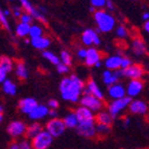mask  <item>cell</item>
Listing matches in <instances>:
<instances>
[{
	"label": "cell",
	"mask_w": 149,
	"mask_h": 149,
	"mask_svg": "<svg viewBox=\"0 0 149 149\" xmlns=\"http://www.w3.org/2000/svg\"><path fill=\"white\" fill-rule=\"evenodd\" d=\"M84 89H85L84 80L75 74L64 77L60 82V92L62 98L66 101L73 103L79 101Z\"/></svg>",
	"instance_id": "obj_1"
},
{
	"label": "cell",
	"mask_w": 149,
	"mask_h": 149,
	"mask_svg": "<svg viewBox=\"0 0 149 149\" xmlns=\"http://www.w3.org/2000/svg\"><path fill=\"white\" fill-rule=\"evenodd\" d=\"M94 20L98 30L101 32L112 31L116 26V19L112 14L104 10H97L94 12Z\"/></svg>",
	"instance_id": "obj_2"
},
{
	"label": "cell",
	"mask_w": 149,
	"mask_h": 149,
	"mask_svg": "<svg viewBox=\"0 0 149 149\" xmlns=\"http://www.w3.org/2000/svg\"><path fill=\"white\" fill-rule=\"evenodd\" d=\"M130 100H132V98H129L128 96H125L123 98L114 99L112 102H109V107H107V112L112 116L113 119L117 118L123 111H125L128 107Z\"/></svg>",
	"instance_id": "obj_3"
},
{
	"label": "cell",
	"mask_w": 149,
	"mask_h": 149,
	"mask_svg": "<svg viewBox=\"0 0 149 149\" xmlns=\"http://www.w3.org/2000/svg\"><path fill=\"white\" fill-rule=\"evenodd\" d=\"M53 142V138L45 129L32 138L30 141V146L32 149H48Z\"/></svg>",
	"instance_id": "obj_4"
},
{
	"label": "cell",
	"mask_w": 149,
	"mask_h": 149,
	"mask_svg": "<svg viewBox=\"0 0 149 149\" xmlns=\"http://www.w3.org/2000/svg\"><path fill=\"white\" fill-rule=\"evenodd\" d=\"M66 129L67 128L65 126L63 119L60 118H51L45 125V130L52 138L61 137Z\"/></svg>",
	"instance_id": "obj_5"
},
{
	"label": "cell",
	"mask_w": 149,
	"mask_h": 149,
	"mask_svg": "<svg viewBox=\"0 0 149 149\" xmlns=\"http://www.w3.org/2000/svg\"><path fill=\"white\" fill-rule=\"evenodd\" d=\"M121 77H127L129 79H142L145 74L144 67L140 64H132L125 69H120Z\"/></svg>",
	"instance_id": "obj_6"
},
{
	"label": "cell",
	"mask_w": 149,
	"mask_h": 149,
	"mask_svg": "<svg viewBox=\"0 0 149 149\" xmlns=\"http://www.w3.org/2000/svg\"><path fill=\"white\" fill-rule=\"evenodd\" d=\"M80 105L84 107H87L90 111L94 112H99L101 111L103 107V102L102 100L98 99L96 97H94L93 95H82L79 98Z\"/></svg>",
	"instance_id": "obj_7"
},
{
	"label": "cell",
	"mask_w": 149,
	"mask_h": 149,
	"mask_svg": "<svg viewBox=\"0 0 149 149\" xmlns=\"http://www.w3.org/2000/svg\"><path fill=\"white\" fill-rule=\"evenodd\" d=\"M25 130H26V124L20 120L12 121L6 127V132H8V136H10L14 139L23 137L25 134Z\"/></svg>",
	"instance_id": "obj_8"
},
{
	"label": "cell",
	"mask_w": 149,
	"mask_h": 149,
	"mask_svg": "<svg viewBox=\"0 0 149 149\" xmlns=\"http://www.w3.org/2000/svg\"><path fill=\"white\" fill-rule=\"evenodd\" d=\"M96 122H87V123H78L76 126L77 134L86 138V139H93L96 137Z\"/></svg>",
	"instance_id": "obj_9"
},
{
	"label": "cell",
	"mask_w": 149,
	"mask_h": 149,
	"mask_svg": "<svg viewBox=\"0 0 149 149\" xmlns=\"http://www.w3.org/2000/svg\"><path fill=\"white\" fill-rule=\"evenodd\" d=\"M19 1H20L21 5H22V8H23V10H25V13L29 14L32 18H36V19H37L38 21H40V22L45 23V24L47 23V20H46L45 16L30 3L29 0H19Z\"/></svg>",
	"instance_id": "obj_10"
},
{
	"label": "cell",
	"mask_w": 149,
	"mask_h": 149,
	"mask_svg": "<svg viewBox=\"0 0 149 149\" xmlns=\"http://www.w3.org/2000/svg\"><path fill=\"white\" fill-rule=\"evenodd\" d=\"M81 42L86 46H90L92 47L94 46H98L100 44V38L96 31L92 28H88V29L84 30L81 33Z\"/></svg>",
	"instance_id": "obj_11"
},
{
	"label": "cell",
	"mask_w": 149,
	"mask_h": 149,
	"mask_svg": "<svg viewBox=\"0 0 149 149\" xmlns=\"http://www.w3.org/2000/svg\"><path fill=\"white\" fill-rule=\"evenodd\" d=\"M143 89H144V82L142 79H130L127 87L125 88V91L127 96L132 99L134 97L139 96Z\"/></svg>",
	"instance_id": "obj_12"
},
{
	"label": "cell",
	"mask_w": 149,
	"mask_h": 149,
	"mask_svg": "<svg viewBox=\"0 0 149 149\" xmlns=\"http://www.w3.org/2000/svg\"><path fill=\"white\" fill-rule=\"evenodd\" d=\"M129 112L134 115H141V116H144L148 112V105L145 101L140 99H134L130 100L128 104Z\"/></svg>",
	"instance_id": "obj_13"
},
{
	"label": "cell",
	"mask_w": 149,
	"mask_h": 149,
	"mask_svg": "<svg viewBox=\"0 0 149 149\" xmlns=\"http://www.w3.org/2000/svg\"><path fill=\"white\" fill-rule=\"evenodd\" d=\"M78 123H87V122H95V115L92 111L84 107H78L74 111Z\"/></svg>",
	"instance_id": "obj_14"
},
{
	"label": "cell",
	"mask_w": 149,
	"mask_h": 149,
	"mask_svg": "<svg viewBox=\"0 0 149 149\" xmlns=\"http://www.w3.org/2000/svg\"><path fill=\"white\" fill-rule=\"evenodd\" d=\"M102 53L100 52L99 50L96 49L94 47H90L87 49V54L85 57V64L87 65L88 67H93L95 66V64L101 61Z\"/></svg>",
	"instance_id": "obj_15"
},
{
	"label": "cell",
	"mask_w": 149,
	"mask_h": 149,
	"mask_svg": "<svg viewBox=\"0 0 149 149\" xmlns=\"http://www.w3.org/2000/svg\"><path fill=\"white\" fill-rule=\"evenodd\" d=\"M107 94L113 99H120V98H123V97L126 96V91H125L124 86L122 85L121 82L118 81L114 85L109 86Z\"/></svg>",
	"instance_id": "obj_16"
},
{
	"label": "cell",
	"mask_w": 149,
	"mask_h": 149,
	"mask_svg": "<svg viewBox=\"0 0 149 149\" xmlns=\"http://www.w3.org/2000/svg\"><path fill=\"white\" fill-rule=\"evenodd\" d=\"M38 104L39 103H38L35 98L26 97V98H22L20 101L18 102V107H19V109H20L23 114L28 115Z\"/></svg>",
	"instance_id": "obj_17"
},
{
	"label": "cell",
	"mask_w": 149,
	"mask_h": 149,
	"mask_svg": "<svg viewBox=\"0 0 149 149\" xmlns=\"http://www.w3.org/2000/svg\"><path fill=\"white\" fill-rule=\"evenodd\" d=\"M132 50L134 55L137 56H142L147 53V46L146 43L143 41V39L137 37L134 38L132 41Z\"/></svg>",
	"instance_id": "obj_18"
},
{
	"label": "cell",
	"mask_w": 149,
	"mask_h": 149,
	"mask_svg": "<svg viewBox=\"0 0 149 149\" xmlns=\"http://www.w3.org/2000/svg\"><path fill=\"white\" fill-rule=\"evenodd\" d=\"M48 111H49V109L45 104H38L37 107L28 114V116H29V118L31 120L37 122L38 120L44 119L45 117H47Z\"/></svg>",
	"instance_id": "obj_19"
},
{
	"label": "cell",
	"mask_w": 149,
	"mask_h": 149,
	"mask_svg": "<svg viewBox=\"0 0 149 149\" xmlns=\"http://www.w3.org/2000/svg\"><path fill=\"white\" fill-rule=\"evenodd\" d=\"M85 88L89 91L90 95H93V96L98 98V99L103 100V98H104L103 92L100 90V88L98 87V85H97L96 81L93 78H89L87 80V84L85 85Z\"/></svg>",
	"instance_id": "obj_20"
},
{
	"label": "cell",
	"mask_w": 149,
	"mask_h": 149,
	"mask_svg": "<svg viewBox=\"0 0 149 149\" xmlns=\"http://www.w3.org/2000/svg\"><path fill=\"white\" fill-rule=\"evenodd\" d=\"M121 78V74H120V69L116 70V71H111V70H105L104 72L102 73V80L107 86L114 85L116 82L119 81Z\"/></svg>",
	"instance_id": "obj_21"
},
{
	"label": "cell",
	"mask_w": 149,
	"mask_h": 149,
	"mask_svg": "<svg viewBox=\"0 0 149 149\" xmlns=\"http://www.w3.org/2000/svg\"><path fill=\"white\" fill-rule=\"evenodd\" d=\"M122 55L120 54H115L107 56L104 61V66L107 70H111V71H116V70L120 69V63H121Z\"/></svg>",
	"instance_id": "obj_22"
},
{
	"label": "cell",
	"mask_w": 149,
	"mask_h": 149,
	"mask_svg": "<svg viewBox=\"0 0 149 149\" xmlns=\"http://www.w3.org/2000/svg\"><path fill=\"white\" fill-rule=\"evenodd\" d=\"M29 42L31 43V45L36 49L42 50V51L47 49L51 44V41H50L49 38L43 37V36L39 38H35V39H30Z\"/></svg>",
	"instance_id": "obj_23"
},
{
	"label": "cell",
	"mask_w": 149,
	"mask_h": 149,
	"mask_svg": "<svg viewBox=\"0 0 149 149\" xmlns=\"http://www.w3.org/2000/svg\"><path fill=\"white\" fill-rule=\"evenodd\" d=\"M113 118L112 116L109 114L107 111H99L97 113V115H95V122L99 123V124H104V125H112L113 123Z\"/></svg>",
	"instance_id": "obj_24"
},
{
	"label": "cell",
	"mask_w": 149,
	"mask_h": 149,
	"mask_svg": "<svg viewBox=\"0 0 149 149\" xmlns=\"http://www.w3.org/2000/svg\"><path fill=\"white\" fill-rule=\"evenodd\" d=\"M43 130L42 124H40L39 122H33L30 125L26 126V130H25V134L27 139L31 140L32 138H35L39 132H41Z\"/></svg>",
	"instance_id": "obj_25"
},
{
	"label": "cell",
	"mask_w": 149,
	"mask_h": 149,
	"mask_svg": "<svg viewBox=\"0 0 149 149\" xmlns=\"http://www.w3.org/2000/svg\"><path fill=\"white\" fill-rule=\"evenodd\" d=\"M15 72L17 77L19 78L20 80H25L27 79L28 77V71H27V68L25 66V64L21 61L16 63L15 65Z\"/></svg>",
	"instance_id": "obj_26"
},
{
	"label": "cell",
	"mask_w": 149,
	"mask_h": 149,
	"mask_svg": "<svg viewBox=\"0 0 149 149\" xmlns=\"http://www.w3.org/2000/svg\"><path fill=\"white\" fill-rule=\"evenodd\" d=\"M63 122H64L66 128H70V129H73V128L75 129L77 124H78L76 115H75L74 112H69L68 114H66V116L63 119Z\"/></svg>",
	"instance_id": "obj_27"
},
{
	"label": "cell",
	"mask_w": 149,
	"mask_h": 149,
	"mask_svg": "<svg viewBox=\"0 0 149 149\" xmlns=\"http://www.w3.org/2000/svg\"><path fill=\"white\" fill-rule=\"evenodd\" d=\"M2 85V91L3 93H5L8 96H15L17 94V86L13 80L10 79H6L1 84Z\"/></svg>",
	"instance_id": "obj_28"
},
{
	"label": "cell",
	"mask_w": 149,
	"mask_h": 149,
	"mask_svg": "<svg viewBox=\"0 0 149 149\" xmlns=\"http://www.w3.org/2000/svg\"><path fill=\"white\" fill-rule=\"evenodd\" d=\"M14 66H15V63H14V61H13L10 57L6 56V55H1V56H0V68H1L6 74L14 69Z\"/></svg>",
	"instance_id": "obj_29"
},
{
	"label": "cell",
	"mask_w": 149,
	"mask_h": 149,
	"mask_svg": "<svg viewBox=\"0 0 149 149\" xmlns=\"http://www.w3.org/2000/svg\"><path fill=\"white\" fill-rule=\"evenodd\" d=\"M29 24H26V23L20 22L17 25L16 27V35L19 38H25L28 36V32H29Z\"/></svg>",
	"instance_id": "obj_30"
},
{
	"label": "cell",
	"mask_w": 149,
	"mask_h": 149,
	"mask_svg": "<svg viewBox=\"0 0 149 149\" xmlns=\"http://www.w3.org/2000/svg\"><path fill=\"white\" fill-rule=\"evenodd\" d=\"M42 55H43V57H44L45 60H47L50 64L55 65V66H56L57 64H60V63H61L60 62V57L57 56L56 54H54L52 51H49V50H44V51L42 52Z\"/></svg>",
	"instance_id": "obj_31"
},
{
	"label": "cell",
	"mask_w": 149,
	"mask_h": 149,
	"mask_svg": "<svg viewBox=\"0 0 149 149\" xmlns=\"http://www.w3.org/2000/svg\"><path fill=\"white\" fill-rule=\"evenodd\" d=\"M95 128H96V136H98V137H100V138L105 137V136L109 134V132H111V126H109V125L96 123Z\"/></svg>",
	"instance_id": "obj_32"
},
{
	"label": "cell",
	"mask_w": 149,
	"mask_h": 149,
	"mask_svg": "<svg viewBox=\"0 0 149 149\" xmlns=\"http://www.w3.org/2000/svg\"><path fill=\"white\" fill-rule=\"evenodd\" d=\"M28 36H29L30 39H35V38L42 37L43 36V28L41 27L40 25H38V24L30 25Z\"/></svg>",
	"instance_id": "obj_33"
},
{
	"label": "cell",
	"mask_w": 149,
	"mask_h": 149,
	"mask_svg": "<svg viewBox=\"0 0 149 149\" xmlns=\"http://www.w3.org/2000/svg\"><path fill=\"white\" fill-rule=\"evenodd\" d=\"M60 62L62 64L68 66V67H70L72 65V55H71V53L69 51H67V50H63L62 52H61Z\"/></svg>",
	"instance_id": "obj_34"
},
{
	"label": "cell",
	"mask_w": 149,
	"mask_h": 149,
	"mask_svg": "<svg viewBox=\"0 0 149 149\" xmlns=\"http://www.w3.org/2000/svg\"><path fill=\"white\" fill-rule=\"evenodd\" d=\"M116 36H117L119 39H125L128 36V30L126 29L124 25H119L116 28Z\"/></svg>",
	"instance_id": "obj_35"
},
{
	"label": "cell",
	"mask_w": 149,
	"mask_h": 149,
	"mask_svg": "<svg viewBox=\"0 0 149 149\" xmlns=\"http://www.w3.org/2000/svg\"><path fill=\"white\" fill-rule=\"evenodd\" d=\"M0 24H1V26H2L5 30L10 31V23H8V17H5L1 8H0Z\"/></svg>",
	"instance_id": "obj_36"
},
{
	"label": "cell",
	"mask_w": 149,
	"mask_h": 149,
	"mask_svg": "<svg viewBox=\"0 0 149 149\" xmlns=\"http://www.w3.org/2000/svg\"><path fill=\"white\" fill-rule=\"evenodd\" d=\"M91 1V6L95 8V10H102L105 6V1L107 0H90Z\"/></svg>",
	"instance_id": "obj_37"
},
{
	"label": "cell",
	"mask_w": 149,
	"mask_h": 149,
	"mask_svg": "<svg viewBox=\"0 0 149 149\" xmlns=\"http://www.w3.org/2000/svg\"><path fill=\"white\" fill-rule=\"evenodd\" d=\"M19 18H20V22L26 23V24H29V25L31 24L32 20H33V18H32L29 14H27V13H22Z\"/></svg>",
	"instance_id": "obj_38"
},
{
	"label": "cell",
	"mask_w": 149,
	"mask_h": 149,
	"mask_svg": "<svg viewBox=\"0 0 149 149\" xmlns=\"http://www.w3.org/2000/svg\"><path fill=\"white\" fill-rule=\"evenodd\" d=\"M56 70L60 74H66V73L70 72V67H68V66H66V65L60 63V64L56 65Z\"/></svg>",
	"instance_id": "obj_39"
},
{
	"label": "cell",
	"mask_w": 149,
	"mask_h": 149,
	"mask_svg": "<svg viewBox=\"0 0 149 149\" xmlns=\"http://www.w3.org/2000/svg\"><path fill=\"white\" fill-rule=\"evenodd\" d=\"M132 64V60H130L129 57L122 56L121 63H120V69H125V68L129 67Z\"/></svg>",
	"instance_id": "obj_40"
},
{
	"label": "cell",
	"mask_w": 149,
	"mask_h": 149,
	"mask_svg": "<svg viewBox=\"0 0 149 149\" xmlns=\"http://www.w3.org/2000/svg\"><path fill=\"white\" fill-rule=\"evenodd\" d=\"M58 105H60V103H58V101L56 99H49L47 101V105L46 107L49 109H56L58 107Z\"/></svg>",
	"instance_id": "obj_41"
},
{
	"label": "cell",
	"mask_w": 149,
	"mask_h": 149,
	"mask_svg": "<svg viewBox=\"0 0 149 149\" xmlns=\"http://www.w3.org/2000/svg\"><path fill=\"white\" fill-rule=\"evenodd\" d=\"M18 144H19V149H32L31 146H30V143L27 140H23Z\"/></svg>",
	"instance_id": "obj_42"
},
{
	"label": "cell",
	"mask_w": 149,
	"mask_h": 149,
	"mask_svg": "<svg viewBox=\"0 0 149 149\" xmlns=\"http://www.w3.org/2000/svg\"><path fill=\"white\" fill-rule=\"evenodd\" d=\"M86 54H87V49L86 48H79L77 50V57L79 60H85Z\"/></svg>",
	"instance_id": "obj_43"
},
{
	"label": "cell",
	"mask_w": 149,
	"mask_h": 149,
	"mask_svg": "<svg viewBox=\"0 0 149 149\" xmlns=\"http://www.w3.org/2000/svg\"><path fill=\"white\" fill-rule=\"evenodd\" d=\"M10 13H12L16 18H19L21 16V14H22V10H21L20 8H18V6H14V8H13V10Z\"/></svg>",
	"instance_id": "obj_44"
},
{
	"label": "cell",
	"mask_w": 149,
	"mask_h": 149,
	"mask_svg": "<svg viewBox=\"0 0 149 149\" xmlns=\"http://www.w3.org/2000/svg\"><path fill=\"white\" fill-rule=\"evenodd\" d=\"M5 79H6V73L0 68V85H1Z\"/></svg>",
	"instance_id": "obj_45"
},
{
	"label": "cell",
	"mask_w": 149,
	"mask_h": 149,
	"mask_svg": "<svg viewBox=\"0 0 149 149\" xmlns=\"http://www.w3.org/2000/svg\"><path fill=\"white\" fill-rule=\"evenodd\" d=\"M104 8H107L109 10H114L115 6H114V3H113L112 0H107V1H105V6H104Z\"/></svg>",
	"instance_id": "obj_46"
},
{
	"label": "cell",
	"mask_w": 149,
	"mask_h": 149,
	"mask_svg": "<svg viewBox=\"0 0 149 149\" xmlns=\"http://www.w3.org/2000/svg\"><path fill=\"white\" fill-rule=\"evenodd\" d=\"M130 122H132V119L129 117H124L123 118V126L124 127H127V126H129L130 125Z\"/></svg>",
	"instance_id": "obj_47"
},
{
	"label": "cell",
	"mask_w": 149,
	"mask_h": 149,
	"mask_svg": "<svg viewBox=\"0 0 149 149\" xmlns=\"http://www.w3.org/2000/svg\"><path fill=\"white\" fill-rule=\"evenodd\" d=\"M48 116H50L51 118H57L56 109H49L48 111Z\"/></svg>",
	"instance_id": "obj_48"
},
{
	"label": "cell",
	"mask_w": 149,
	"mask_h": 149,
	"mask_svg": "<svg viewBox=\"0 0 149 149\" xmlns=\"http://www.w3.org/2000/svg\"><path fill=\"white\" fill-rule=\"evenodd\" d=\"M8 149H19V144L16 143V142H14V143H12V144L8 146Z\"/></svg>",
	"instance_id": "obj_49"
},
{
	"label": "cell",
	"mask_w": 149,
	"mask_h": 149,
	"mask_svg": "<svg viewBox=\"0 0 149 149\" xmlns=\"http://www.w3.org/2000/svg\"><path fill=\"white\" fill-rule=\"evenodd\" d=\"M143 28H144V30L146 32L149 31V21H145L144 25H143Z\"/></svg>",
	"instance_id": "obj_50"
},
{
	"label": "cell",
	"mask_w": 149,
	"mask_h": 149,
	"mask_svg": "<svg viewBox=\"0 0 149 149\" xmlns=\"http://www.w3.org/2000/svg\"><path fill=\"white\" fill-rule=\"evenodd\" d=\"M2 119H3V107L0 104V123L2 122Z\"/></svg>",
	"instance_id": "obj_51"
},
{
	"label": "cell",
	"mask_w": 149,
	"mask_h": 149,
	"mask_svg": "<svg viewBox=\"0 0 149 149\" xmlns=\"http://www.w3.org/2000/svg\"><path fill=\"white\" fill-rule=\"evenodd\" d=\"M148 19H149V13L148 12H145L144 14H143V20L148 21Z\"/></svg>",
	"instance_id": "obj_52"
},
{
	"label": "cell",
	"mask_w": 149,
	"mask_h": 149,
	"mask_svg": "<svg viewBox=\"0 0 149 149\" xmlns=\"http://www.w3.org/2000/svg\"><path fill=\"white\" fill-rule=\"evenodd\" d=\"M2 12H3V14H4L5 17H8V16H10V14H12L10 10H2Z\"/></svg>",
	"instance_id": "obj_53"
},
{
	"label": "cell",
	"mask_w": 149,
	"mask_h": 149,
	"mask_svg": "<svg viewBox=\"0 0 149 149\" xmlns=\"http://www.w3.org/2000/svg\"><path fill=\"white\" fill-rule=\"evenodd\" d=\"M101 65H102V63H101V61H100V62H98V63H96V64H95V67L100 68V67H101Z\"/></svg>",
	"instance_id": "obj_54"
},
{
	"label": "cell",
	"mask_w": 149,
	"mask_h": 149,
	"mask_svg": "<svg viewBox=\"0 0 149 149\" xmlns=\"http://www.w3.org/2000/svg\"><path fill=\"white\" fill-rule=\"evenodd\" d=\"M95 10H95V8H93V6H90V8H89V12L90 13H93V14H94Z\"/></svg>",
	"instance_id": "obj_55"
},
{
	"label": "cell",
	"mask_w": 149,
	"mask_h": 149,
	"mask_svg": "<svg viewBox=\"0 0 149 149\" xmlns=\"http://www.w3.org/2000/svg\"><path fill=\"white\" fill-rule=\"evenodd\" d=\"M8 1H13V0H8Z\"/></svg>",
	"instance_id": "obj_56"
}]
</instances>
